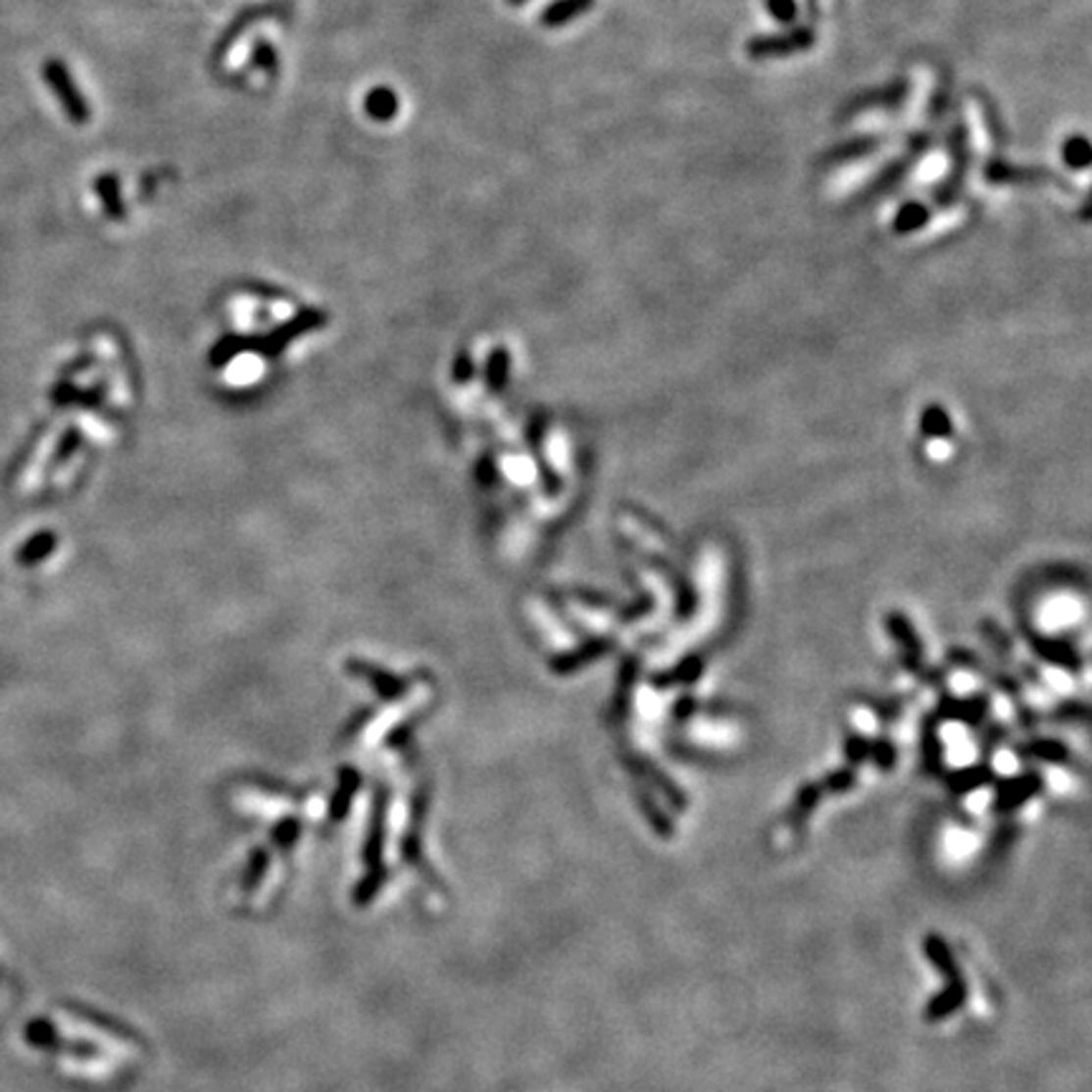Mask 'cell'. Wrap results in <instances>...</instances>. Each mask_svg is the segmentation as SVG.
<instances>
[{"instance_id":"obj_10","label":"cell","mask_w":1092,"mask_h":1092,"mask_svg":"<svg viewBox=\"0 0 1092 1092\" xmlns=\"http://www.w3.org/2000/svg\"><path fill=\"white\" fill-rule=\"evenodd\" d=\"M251 64L253 69H259L264 74H276L278 72V54L276 48L271 46L269 41H256L251 48Z\"/></svg>"},{"instance_id":"obj_9","label":"cell","mask_w":1092,"mask_h":1092,"mask_svg":"<svg viewBox=\"0 0 1092 1092\" xmlns=\"http://www.w3.org/2000/svg\"><path fill=\"white\" fill-rule=\"evenodd\" d=\"M1063 163L1072 170H1087L1092 163L1090 139L1085 134H1069L1063 142Z\"/></svg>"},{"instance_id":"obj_4","label":"cell","mask_w":1092,"mask_h":1092,"mask_svg":"<svg viewBox=\"0 0 1092 1092\" xmlns=\"http://www.w3.org/2000/svg\"><path fill=\"white\" fill-rule=\"evenodd\" d=\"M594 8V0H552L549 6L541 8L539 24L544 28H565L571 21L589 13Z\"/></svg>"},{"instance_id":"obj_1","label":"cell","mask_w":1092,"mask_h":1092,"mask_svg":"<svg viewBox=\"0 0 1092 1092\" xmlns=\"http://www.w3.org/2000/svg\"><path fill=\"white\" fill-rule=\"evenodd\" d=\"M41 72H43V78H46L48 89L54 91V96L59 99L61 109L67 112L69 120H72L74 124H86L91 117L89 102H86V96L81 94V89L76 86V81H74L67 64L59 59H48L46 64H43Z\"/></svg>"},{"instance_id":"obj_8","label":"cell","mask_w":1092,"mask_h":1092,"mask_svg":"<svg viewBox=\"0 0 1092 1092\" xmlns=\"http://www.w3.org/2000/svg\"><path fill=\"white\" fill-rule=\"evenodd\" d=\"M877 147H880V137H855L850 139V142L837 144L834 150H829L827 155H824V160H829L832 165L850 163V160L870 155V152H875Z\"/></svg>"},{"instance_id":"obj_11","label":"cell","mask_w":1092,"mask_h":1092,"mask_svg":"<svg viewBox=\"0 0 1092 1092\" xmlns=\"http://www.w3.org/2000/svg\"><path fill=\"white\" fill-rule=\"evenodd\" d=\"M908 94V84L906 81H898L895 86H888V89L877 91V94H868V102L860 104V107L855 109H865V107H898V104L903 102V96Z\"/></svg>"},{"instance_id":"obj_12","label":"cell","mask_w":1092,"mask_h":1092,"mask_svg":"<svg viewBox=\"0 0 1092 1092\" xmlns=\"http://www.w3.org/2000/svg\"><path fill=\"white\" fill-rule=\"evenodd\" d=\"M767 11L771 13V19H774L776 24L789 25V28H792L794 21H797L799 16L797 0H767Z\"/></svg>"},{"instance_id":"obj_7","label":"cell","mask_w":1092,"mask_h":1092,"mask_svg":"<svg viewBox=\"0 0 1092 1092\" xmlns=\"http://www.w3.org/2000/svg\"><path fill=\"white\" fill-rule=\"evenodd\" d=\"M930 208L925 203H920V200H911V203H903L898 211H895V218H893V230L898 235H911L916 233V230L925 228L930 221Z\"/></svg>"},{"instance_id":"obj_3","label":"cell","mask_w":1092,"mask_h":1092,"mask_svg":"<svg viewBox=\"0 0 1092 1092\" xmlns=\"http://www.w3.org/2000/svg\"><path fill=\"white\" fill-rule=\"evenodd\" d=\"M949 152H951V160H954V170H951V174L943 180V185L938 187L936 192L938 205H941V208H949V205L956 203L961 187H964V180H967L968 163H971V155H968V144H967V129H964L961 124H956L954 132H951Z\"/></svg>"},{"instance_id":"obj_6","label":"cell","mask_w":1092,"mask_h":1092,"mask_svg":"<svg viewBox=\"0 0 1092 1092\" xmlns=\"http://www.w3.org/2000/svg\"><path fill=\"white\" fill-rule=\"evenodd\" d=\"M96 198L102 200V208L112 221H124L126 205L122 198V182L115 173H104L94 180Z\"/></svg>"},{"instance_id":"obj_5","label":"cell","mask_w":1092,"mask_h":1092,"mask_svg":"<svg viewBox=\"0 0 1092 1092\" xmlns=\"http://www.w3.org/2000/svg\"><path fill=\"white\" fill-rule=\"evenodd\" d=\"M365 115L372 122L387 124L400 115V96L392 86H372L365 94Z\"/></svg>"},{"instance_id":"obj_2","label":"cell","mask_w":1092,"mask_h":1092,"mask_svg":"<svg viewBox=\"0 0 1092 1092\" xmlns=\"http://www.w3.org/2000/svg\"><path fill=\"white\" fill-rule=\"evenodd\" d=\"M815 46V33L812 28H789L784 33H769V36H754L746 43V54L751 59H779V56H792L799 51H810Z\"/></svg>"},{"instance_id":"obj_13","label":"cell","mask_w":1092,"mask_h":1092,"mask_svg":"<svg viewBox=\"0 0 1092 1092\" xmlns=\"http://www.w3.org/2000/svg\"><path fill=\"white\" fill-rule=\"evenodd\" d=\"M509 6H523V3H528V0H506Z\"/></svg>"}]
</instances>
